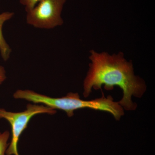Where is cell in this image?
<instances>
[{"label": "cell", "instance_id": "obj_1", "mask_svg": "<svg viewBox=\"0 0 155 155\" xmlns=\"http://www.w3.org/2000/svg\"><path fill=\"white\" fill-rule=\"evenodd\" d=\"M91 63L84 81L83 95L87 97L92 89L99 90L104 85L105 89L112 90L118 86L123 91V97L119 103L127 111L134 110L137 107L132 96L140 98L146 91L144 81L134 75L132 62L124 58L122 52L110 55L106 52L90 51Z\"/></svg>", "mask_w": 155, "mask_h": 155}, {"label": "cell", "instance_id": "obj_8", "mask_svg": "<svg viewBox=\"0 0 155 155\" xmlns=\"http://www.w3.org/2000/svg\"><path fill=\"white\" fill-rule=\"evenodd\" d=\"M6 71L4 67L0 65V85L5 80Z\"/></svg>", "mask_w": 155, "mask_h": 155}, {"label": "cell", "instance_id": "obj_3", "mask_svg": "<svg viewBox=\"0 0 155 155\" xmlns=\"http://www.w3.org/2000/svg\"><path fill=\"white\" fill-rule=\"evenodd\" d=\"M56 110L44 105L29 104L25 110L18 113L9 112L0 109V119H6L10 124L12 131V139L6 152V155H19L18 143L20 136L27 128L30 120L34 116L39 114L54 115Z\"/></svg>", "mask_w": 155, "mask_h": 155}, {"label": "cell", "instance_id": "obj_2", "mask_svg": "<svg viewBox=\"0 0 155 155\" xmlns=\"http://www.w3.org/2000/svg\"><path fill=\"white\" fill-rule=\"evenodd\" d=\"M14 97L15 99L25 100L34 104H42L54 110L65 111L69 117L74 115L75 110L83 108L108 112L118 121L124 114L122 106L119 103L114 101L111 96L105 97L103 95L100 98L84 101L81 99L77 93H69L66 96L54 98L29 90H18L14 93Z\"/></svg>", "mask_w": 155, "mask_h": 155}, {"label": "cell", "instance_id": "obj_4", "mask_svg": "<svg viewBox=\"0 0 155 155\" xmlns=\"http://www.w3.org/2000/svg\"><path fill=\"white\" fill-rule=\"evenodd\" d=\"M66 0H41L27 11L26 22L35 28L51 29L64 24L61 13Z\"/></svg>", "mask_w": 155, "mask_h": 155}, {"label": "cell", "instance_id": "obj_7", "mask_svg": "<svg viewBox=\"0 0 155 155\" xmlns=\"http://www.w3.org/2000/svg\"><path fill=\"white\" fill-rule=\"evenodd\" d=\"M41 0H19L20 4L24 6L26 12L31 10Z\"/></svg>", "mask_w": 155, "mask_h": 155}, {"label": "cell", "instance_id": "obj_6", "mask_svg": "<svg viewBox=\"0 0 155 155\" xmlns=\"http://www.w3.org/2000/svg\"><path fill=\"white\" fill-rule=\"evenodd\" d=\"M10 136V132L8 130L3 133H0V155H5L9 145L8 142Z\"/></svg>", "mask_w": 155, "mask_h": 155}, {"label": "cell", "instance_id": "obj_5", "mask_svg": "<svg viewBox=\"0 0 155 155\" xmlns=\"http://www.w3.org/2000/svg\"><path fill=\"white\" fill-rule=\"evenodd\" d=\"M14 15V13L11 12H5L0 14V53L3 60L5 61L10 58L12 51L3 36V26L5 22L11 19Z\"/></svg>", "mask_w": 155, "mask_h": 155}]
</instances>
